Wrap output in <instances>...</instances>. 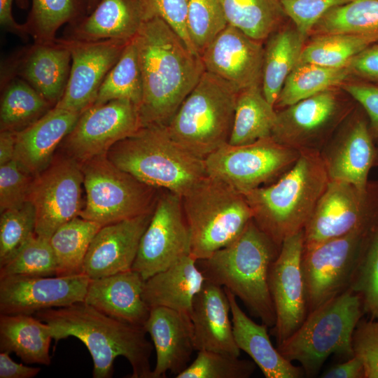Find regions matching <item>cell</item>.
Instances as JSON below:
<instances>
[{"label":"cell","mask_w":378,"mask_h":378,"mask_svg":"<svg viewBox=\"0 0 378 378\" xmlns=\"http://www.w3.org/2000/svg\"><path fill=\"white\" fill-rule=\"evenodd\" d=\"M350 75L347 66L335 68L298 62L286 78L274 107L282 109L330 90Z\"/></svg>","instance_id":"36"},{"label":"cell","mask_w":378,"mask_h":378,"mask_svg":"<svg viewBox=\"0 0 378 378\" xmlns=\"http://www.w3.org/2000/svg\"><path fill=\"white\" fill-rule=\"evenodd\" d=\"M284 11L307 38L318 20L332 8L351 0H279Z\"/></svg>","instance_id":"49"},{"label":"cell","mask_w":378,"mask_h":378,"mask_svg":"<svg viewBox=\"0 0 378 378\" xmlns=\"http://www.w3.org/2000/svg\"><path fill=\"white\" fill-rule=\"evenodd\" d=\"M374 227L358 229L304 248L302 267L309 312L350 288Z\"/></svg>","instance_id":"11"},{"label":"cell","mask_w":378,"mask_h":378,"mask_svg":"<svg viewBox=\"0 0 378 378\" xmlns=\"http://www.w3.org/2000/svg\"><path fill=\"white\" fill-rule=\"evenodd\" d=\"M87 15L86 0H32L24 25L36 43L55 41L57 30Z\"/></svg>","instance_id":"39"},{"label":"cell","mask_w":378,"mask_h":378,"mask_svg":"<svg viewBox=\"0 0 378 378\" xmlns=\"http://www.w3.org/2000/svg\"><path fill=\"white\" fill-rule=\"evenodd\" d=\"M144 281L133 270L90 279L84 302L112 318L144 327L150 310L142 296Z\"/></svg>","instance_id":"28"},{"label":"cell","mask_w":378,"mask_h":378,"mask_svg":"<svg viewBox=\"0 0 378 378\" xmlns=\"http://www.w3.org/2000/svg\"><path fill=\"white\" fill-rule=\"evenodd\" d=\"M80 164L85 200L78 216L102 227L153 211L158 188L118 167L106 153Z\"/></svg>","instance_id":"9"},{"label":"cell","mask_w":378,"mask_h":378,"mask_svg":"<svg viewBox=\"0 0 378 378\" xmlns=\"http://www.w3.org/2000/svg\"><path fill=\"white\" fill-rule=\"evenodd\" d=\"M35 209L29 201L1 213L0 266L7 262L35 234Z\"/></svg>","instance_id":"46"},{"label":"cell","mask_w":378,"mask_h":378,"mask_svg":"<svg viewBox=\"0 0 378 378\" xmlns=\"http://www.w3.org/2000/svg\"><path fill=\"white\" fill-rule=\"evenodd\" d=\"M261 42L228 24L201 55L204 71L238 92L261 86L264 59Z\"/></svg>","instance_id":"21"},{"label":"cell","mask_w":378,"mask_h":378,"mask_svg":"<svg viewBox=\"0 0 378 378\" xmlns=\"http://www.w3.org/2000/svg\"><path fill=\"white\" fill-rule=\"evenodd\" d=\"M377 43L378 32L317 35L303 48L299 62L344 67L358 53Z\"/></svg>","instance_id":"38"},{"label":"cell","mask_w":378,"mask_h":378,"mask_svg":"<svg viewBox=\"0 0 378 378\" xmlns=\"http://www.w3.org/2000/svg\"><path fill=\"white\" fill-rule=\"evenodd\" d=\"M359 295L350 288L309 312L299 328L276 349L304 374L315 377L331 355L354 356V330L364 315Z\"/></svg>","instance_id":"6"},{"label":"cell","mask_w":378,"mask_h":378,"mask_svg":"<svg viewBox=\"0 0 378 378\" xmlns=\"http://www.w3.org/2000/svg\"><path fill=\"white\" fill-rule=\"evenodd\" d=\"M300 152L271 136L244 145L222 146L204 159L209 176L244 195L276 181L295 163Z\"/></svg>","instance_id":"10"},{"label":"cell","mask_w":378,"mask_h":378,"mask_svg":"<svg viewBox=\"0 0 378 378\" xmlns=\"http://www.w3.org/2000/svg\"><path fill=\"white\" fill-rule=\"evenodd\" d=\"M106 156L146 184L181 197L207 175L204 159L176 143L165 125L141 127L115 144Z\"/></svg>","instance_id":"5"},{"label":"cell","mask_w":378,"mask_h":378,"mask_svg":"<svg viewBox=\"0 0 378 378\" xmlns=\"http://www.w3.org/2000/svg\"><path fill=\"white\" fill-rule=\"evenodd\" d=\"M230 314V304L224 288L206 280L193 300L190 314L195 351L240 356Z\"/></svg>","instance_id":"26"},{"label":"cell","mask_w":378,"mask_h":378,"mask_svg":"<svg viewBox=\"0 0 378 378\" xmlns=\"http://www.w3.org/2000/svg\"><path fill=\"white\" fill-rule=\"evenodd\" d=\"M34 315L48 325L55 343L74 337L85 345L93 360L94 378L111 377L118 356L129 361L131 378H152L153 346L144 327L112 318L84 302L41 310Z\"/></svg>","instance_id":"2"},{"label":"cell","mask_w":378,"mask_h":378,"mask_svg":"<svg viewBox=\"0 0 378 378\" xmlns=\"http://www.w3.org/2000/svg\"><path fill=\"white\" fill-rule=\"evenodd\" d=\"M330 180L349 183L368 189V174L378 161V150L363 116L353 118L334 139L321 150Z\"/></svg>","instance_id":"22"},{"label":"cell","mask_w":378,"mask_h":378,"mask_svg":"<svg viewBox=\"0 0 378 378\" xmlns=\"http://www.w3.org/2000/svg\"><path fill=\"white\" fill-rule=\"evenodd\" d=\"M329 181L321 152L304 150L274 183L244 195L255 223L281 246L286 238L304 229Z\"/></svg>","instance_id":"3"},{"label":"cell","mask_w":378,"mask_h":378,"mask_svg":"<svg viewBox=\"0 0 378 378\" xmlns=\"http://www.w3.org/2000/svg\"><path fill=\"white\" fill-rule=\"evenodd\" d=\"M377 150H378V147H377Z\"/></svg>","instance_id":"58"},{"label":"cell","mask_w":378,"mask_h":378,"mask_svg":"<svg viewBox=\"0 0 378 378\" xmlns=\"http://www.w3.org/2000/svg\"><path fill=\"white\" fill-rule=\"evenodd\" d=\"M141 127L138 107L133 102L111 100L83 111L61 145L64 153L82 162L106 154Z\"/></svg>","instance_id":"15"},{"label":"cell","mask_w":378,"mask_h":378,"mask_svg":"<svg viewBox=\"0 0 378 378\" xmlns=\"http://www.w3.org/2000/svg\"><path fill=\"white\" fill-rule=\"evenodd\" d=\"M81 113L53 107L38 120L15 132L14 159L34 176L52 162L55 152Z\"/></svg>","instance_id":"27"},{"label":"cell","mask_w":378,"mask_h":378,"mask_svg":"<svg viewBox=\"0 0 378 378\" xmlns=\"http://www.w3.org/2000/svg\"><path fill=\"white\" fill-rule=\"evenodd\" d=\"M228 22L218 0H190L188 34L195 52L201 56Z\"/></svg>","instance_id":"43"},{"label":"cell","mask_w":378,"mask_h":378,"mask_svg":"<svg viewBox=\"0 0 378 378\" xmlns=\"http://www.w3.org/2000/svg\"><path fill=\"white\" fill-rule=\"evenodd\" d=\"M80 164L66 153L34 176L27 201L34 207L35 234L50 240L62 225L78 216L83 207Z\"/></svg>","instance_id":"13"},{"label":"cell","mask_w":378,"mask_h":378,"mask_svg":"<svg viewBox=\"0 0 378 378\" xmlns=\"http://www.w3.org/2000/svg\"><path fill=\"white\" fill-rule=\"evenodd\" d=\"M156 352L152 378L178 374L188 366L195 351L192 323L188 314L163 307H153L144 326ZM175 376V377H176Z\"/></svg>","instance_id":"25"},{"label":"cell","mask_w":378,"mask_h":378,"mask_svg":"<svg viewBox=\"0 0 378 378\" xmlns=\"http://www.w3.org/2000/svg\"><path fill=\"white\" fill-rule=\"evenodd\" d=\"M351 75L378 83V43L367 48L347 64Z\"/></svg>","instance_id":"52"},{"label":"cell","mask_w":378,"mask_h":378,"mask_svg":"<svg viewBox=\"0 0 378 378\" xmlns=\"http://www.w3.org/2000/svg\"><path fill=\"white\" fill-rule=\"evenodd\" d=\"M15 150V132L0 131V166L13 160Z\"/></svg>","instance_id":"56"},{"label":"cell","mask_w":378,"mask_h":378,"mask_svg":"<svg viewBox=\"0 0 378 378\" xmlns=\"http://www.w3.org/2000/svg\"><path fill=\"white\" fill-rule=\"evenodd\" d=\"M343 112L336 94L331 89L323 91L277 111L271 136L300 152H321Z\"/></svg>","instance_id":"19"},{"label":"cell","mask_w":378,"mask_h":378,"mask_svg":"<svg viewBox=\"0 0 378 378\" xmlns=\"http://www.w3.org/2000/svg\"><path fill=\"white\" fill-rule=\"evenodd\" d=\"M153 213L102 226L90 245L83 273L97 279L132 270Z\"/></svg>","instance_id":"23"},{"label":"cell","mask_w":378,"mask_h":378,"mask_svg":"<svg viewBox=\"0 0 378 378\" xmlns=\"http://www.w3.org/2000/svg\"><path fill=\"white\" fill-rule=\"evenodd\" d=\"M277 111L265 97L261 86L239 92L229 144L244 145L270 136Z\"/></svg>","instance_id":"33"},{"label":"cell","mask_w":378,"mask_h":378,"mask_svg":"<svg viewBox=\"0 0 378 378\" xmlns=\"http://www.w3.org/2000/svg\"><path fill=\"white\" fill-rule=\"evenodd\" d=\"M134 41L142 78V126L167 125L204 73L201 57L158 16L144 22Z\"/></svg>","instance_id":"1"},{"label":"cell","mask_w":378,"mask_h":378,"mask_svg":"<svg viewBox=\"0 0 378 378\" xmlns=\"http://www.w3.org/2000/svg\"><path fill=\"white\" fill-rule=\"evenodd\" d=\"M267 39L261 88L266 99L274 106L286 78L299 62L306 39L296 28L277 29Z\"/></svg>","instance_id":"32"},{"label":"cell","mask_w":378,"mask_h":378,"mask_svg":"<svg viewBox=\"0 0 378 378\" xmlns=\"http://www.w3.org/2000/svg\"><path fill=\"white\" fill-rule=\"evenodd\" d=\"M190 0H148L154 16L167 23L195 54L187 30V16Z\"/></svg>","instance_id":"50"},{"label":"cell","mask_w":378,"mask_h":378,"mask_svg":"<svg viewBox=\"0 0 378 378\" xmlns=\"http://www.w3.org/2000/svg\"><path fill=\"white\" fill-rule=\"evenodd\" d=\"M238 93L230 84L204 71L165 125L169 134L185 149L205 159L228 143Z\"/></svg>","instance_id":"8"},{"label":"cell","mask_w":378,"mask_h":378,"mask_svg":"<svg viewBox=\"0 0 378 378\" xmlns=\"http://www.w3.org/2000/svg\"><path fill=\"white\" fill-rule=\"evenodd\" d=\"M224 289L230 304L234 337L238 348L252 358L266 378L302 377V368L293 365L272 345L268 326L249 318L239 307L235 295Z\"/></svg>","instance_id":"29"},{"label":"cell","mask_w":378,"mask_h":378,"mask_svg":"<svg viewBox=\"0 0 378 378\" xmlns=\"http://www.w3.org/2000/svg\"><path fill=\"white\" fill-rule=\"evenodd\" d=\"M328 34L378 32V0H351L328 11L312 31Z\"/></svg>","instance_id":"41"},{"label":"cell","mask_w":378,"mask_h":378,"mask_svg":"<svg viewBox=\"0 0 378 378\" xmlns=\"http://www.w3.org/2000/svg\"><path fill=\"white\" fill-rule=\"evenodd\" d=\"M182 205L197 261L231 244L253 219L243 194L207 175L182 197Z\"/></svg>","instance_id":"7"},{"label":"cell","mask_w":378,"mask_h":378,"mask_svg":"<svg viewBox=\"0 0 378 378\" xmlns=\"http://www.w3.org/2000/svg\"><path fill=\"white\" fill-rule=\"evenodd\" d=\"M0 131L18 132L53 106L34 88L18 77L1 83Z\"/></svg>","instance_id":"34"},{"label":"cell","mask_w":378,"mask_h":378,"mask_svg":"<svg viewBox=\"0 0 378 378\" xmlns=\"http://www.w3.org/2000/svg\"><path fill=\"white\" fill-rule=\"evenodd\" d=\"M206 278L190 254L144 281L142 296L150 309L163 307L190 315Z\"/></svg>","instance_id":"30"},{"label":"cell","mask_w":378,"mask_h":378,"mask_svg":"<svg viewBox=\"0 0 378 378\" xmlns=\"http://www.w3.org/2000/svg\"><path fill=\"white\" fill-rule=\"evenodd\" d=\"M229 24L262 41L279 29L284 14L279 0H218Z\"/></svg>","instance_id":"37"},{"label":"cell","mask_w":378,"mask_h":378,"mask_svg":"<svg viewBox=\"0 0 378 378\" xmlns=\"http://www.w3.org/2000/svg\"><path fill=\"white\" fill-rule=\"evenodd\" d=\"M279 249L252 219L234 241L197 262L206 281L229 290L251 314L272 328L276 314L269 276Z\"/></svg>","instance_id":"4"},{"label":"cell","mask_w":378,"mask_h":378,"mask_svg":"<svg viewBox=\"0 0 378 378\" xmlns=\"http://www.w3.org/2000/svg\"><path fill=\"white\" fill-rule=\"evenodd\" d=\"M190 254V234L182 197L164 190L158 196L132 270L144 280Z\"/></svg>","instance_id":"14"},{"label":"cell","mask_w":378,"mask_h":378,"mask_svg":"<svg viewBox=\"0 0 378 378\" xmlns=\"http://www.w3.org/2000/svg\"><path fill=\"white\" fill-rule=\"evenodd\" d=\"M350 289L360 298L364 314L378 318V223L367 239Z\"/></svg>","instance_id":"44"},{"label":"cell","mask_w":378,"mask_h":378,"mask_svg":"<svg viewBox=\"0 0 378 378\" xmlns=\"http://www.w3.org/2000/svg\"><path fill=\"white\" fill-rule=\"evenodd\" d=\"M101 227L94 221L76 216L53 233L49 241L57 260L56 276L83 273L87 252Z\"/></svg>","instance_id":"35"},{"label":"cell","mask_w":378,"mask_h":378,"mask_svg":"<svg viewBox=\"0 0 378 378\" xmlns=\"http://www.w3.org/2000/svg\"><path fill=\"white\" fill-rule=\"evenodd\" d=\"M304 230L286 238L273 262L269 276L276 321L271 333L276 346L293 334L309 312L302 267Z\"/></svg>","instance_id":"16"},{"label":"cell","mask_w":378,"mask_h":378,"mask_svg":"<svg viewBox=\"0 0 378 378\" xmlns=\"http://www.w3.org/2000/svg\"><path fill=\"white\" fill-rule=\"evenodd\" d=\"M378 223V183L361 190L330 180L304 229V248Z\"/></svg>","instance_id":"12"},{"label":"cell","mask_w":378,"mask_h":378,"mask_svg":"<svg viewBox=\"0 0 378 378\" xmlns=\"http://www.w3.org/2000/svg\"><path fill=\"white\" fill-rule=\"evenodd\" d=\"M71 55L60 38L18 50L1 64V83L18 77L28 83L53 107L65 91Z\"/></svg>","instance_id":"20"},{"label":"cell","mask_w":378,"mask_h":378,"mask_svg":"<svg viewBox=\"0 0 378 378\" xmlns=\"http://www.w3.org/2000/svg\"><path fill=\"white\" fill-rule=\"evenodd\" d=\"M57 260L49 240L33 235L4 265L0 277L10 275L56 276Z\"/></svg>","instance_id":"42"},{"label":"cell","mask_w":378,"mask_h":378,"mask_svg":"<svg viewBox=\"0 0 378 378\" xmlns=\"http://www.w3.org/2000/svg\"><path fill=\"white\" fill-rule=\"evenodd\" d=\"M41 368L30 367L13 360L6 352H0V378H33Z\"/></svg>","instance_id":"54"},{"label":"cell","mask_w":378,"mask_h":378,"mask_svg":"<svg viewBox=\"0 0 378 378\" xmlns=\"http://www.w3.org/2000/svg\"><path fill=\"white\" fill-rule=\"evenodd\" d=\"M98 0H86L87 14L90 13L95 7Z\"/></svg>","instance_id":"57"},{"label":"cell","mask_w":378,"mask_h":378,"mask_svg":"<svg viewBox=\"0 0 378 378\" xmlns=\"http://www.w3.org/2000/svg\"><path fill=\"white\" fill-rule=\"evenodd\" d=\"M60 38L71 52V65L64 94L54 107L82 113L94 104L104 78L130 41Z\"/></svg>","instance_id":"18"},{"label":"cell","mask_w":378,"mask_h":378,"mask_svg":"<svg viewBox=\"0 0 378 378\" xmlns=\"http://www.w3.org/2000/svg\"><path fill=\"white\" fill-rule=\"evenodd\" d=\"M52 340L48 325L35 316L0 314V352H13L27 364L49 365Z\"/></svg>","instance_id":"31"},{"label":"cell","mask_w":378,"mask_h":378,"mask_svg":"<svg viewBox=\"0 0 378 378\" xmlns=\"http://www.w3.org/2000/svg\"><path fill=\"white\" fill-rule=\"evenodd\" d=\"M220 352L197 351L194 361L176 378H248L255 370L253 361Z\"/></svg>","instance_id":"45"},{"label":"cell","mask_w":378,"mask_h":378,"mask_svg":"<svg viewBox=\"0 0 378 378\" xmlns=\"http://www.w3.org/2000/svg\"><path fill=\"white\" fill-rule=\"evenodd\" d=\"M354 356L361 362L364 378H378V318L358 322L351 339Z\"/></svg>","instance_id":"47"},{"label":"cell","mask_w":378,"mask_h":378,"mask_svg":"<svg viewBox=\"0 0 378 378\" xmlns=\"http://www.w3.org/2000/svg\"><path fill=\"white\" fill-rule=\"evenodd\" d=\"M34 176L13 160L0 166V212L14 209L27 201Z\"/></svg>","instance_id":"48"},{"label":"cell","mask_w":378,"mask_h":378,"mask_svg":"<svg viewBox=\"0 0 378 378\" xmlns=\"http://www.w3.org/2000/svg\"><path fill=\"white\" fill-rule=\"evenodd\" d=\"M323 378H364L363 367L356 357L353 356L343 363L335 364L325 372Z\"/></svg>","instance_id":"55"},{"label":"cell","mask_w":378,"mask_h":378,"mask_svg":"<svg viewBox=\"0 0 378 378\" xmlns=\"http://www.w3.org/2000/svg\"><path fill=\"white\" fill-rule=\"evenodd\" d=\"M142 92L141 73L134 37L127 43L118 60L104 78L94 104L127 99L139 109Z\"/></svg>","instance_id":"40"},{"label":"cell","mask_w":378,"mask_h":378,"mask_svg":"<svg viewBox=\"0 0 378 378\" xmlns=\"http://www.w3.org/2000/svg\"><path fill=\"white\" fill-rule=\"evenodd\" d=\"M14 1L21 9H27L29 6L28 0H0V24L4 30L27 40L29 34L24 24L17 22L13 16L12 5Z\"/></svg>","instance_id":"53"},{"label":"cell","mask_w":378,"mask_h":378,"mask_svg":"<svg viewBox=\"0 0 378 378\" xmlns=\"http://www.w3.org/2000/svg\"><path fill=\"white\" fill-rule=\"evenodd\" d=\"M343 90L355 99L367 114L373 139L378 140V85L369 83H351Z\"/></svg>","instance_id":"51"},{"label":"cell","mask_w":378,"mask_h":378,"mask_svg":"<svg viewBox=\"0 0 378 378\" xmlns=\"http://www.w3.org/2000/svg\"><path fill=\"white\" fill-rule=\"evenodd\" d=\"M153 17L148 0H98L90 13L67 25L62 38L76 41H129Z\"/></svg>","instance_id":"24"},{"label":"cell","mask_w":378,"mask_h":378,"mask_svg":"<svg viewBox=\"0 0 378 378\" xmlns=\"http://www.w3.org/2000/svg\"><path fill=\"white\" fill-rule=\"evenodd\" d=\"M90 281L84 273L0 277V314L34 315L41 310L84 302Z\"/></svg>","instance_id":"17"}]
</instances>
